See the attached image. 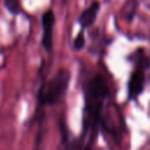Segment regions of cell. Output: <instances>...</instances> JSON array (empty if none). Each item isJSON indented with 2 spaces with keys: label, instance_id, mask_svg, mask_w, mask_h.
<instances>
[{
  "label": "cell",
  "instance_id": "6",
  "mask_svg": "<svg viewBox=\"0 0 150 150\" xmlns=\"http://www.w3.org/2000/svg\"><path fill=\"white\" fill-rule=\"evenodd\" d=\"M4 4H5V7L12 14H19L21 12L20 0H4Z\"/></svg>",
  "mask_w": 150,
  "mask_h": 150
},
{
  "label": "cell",
  "instance_id": "7",
  "mask_svg": "<svg viewBox=\"0 0 150 150\" xmlns=\"http://www.w3.org/2000/svg\"><path fill=\"white\" fill-rule=\"evenodd\" d=\"M83 46H84V33H83V30H81L74 40V49L80 50L83 48Z\"/></svg>",
  "mask_w": 150,
  "mask_h": 150
},
{
  "label": "cell",
  "instance_id": "3",
  "mask_svg": "<svg viewBox=\"0 0 150 150\" xmlns=\"http://www.w3.org/2000/svg\"><path fill=\"white\" fill-rule=\"evenodd\" d=\"M42 46L47 52L53 48V30L55 23V16L53 11H47L42 15Z\"/></svg>",
  "mask_w": 150,
  "mask_h": 150
},
{
  "label": "cell",
  "instance_id": "4",
  "mask_svg": "<svg viewBox=\"0 0 150 150\" xmlns=\"http://www.w3.org/2000/svg\"><path fill=\"white\" fill-rule=\"evenodd\" d=\"M144 88V70L142 67L135 68L132 71L129 82H128V97L130 100H135Z\"/></svg>",
  "mask_w": 150,
  "mask_h": 150
},
{
  "label": "cell",
  "instance_id": "5",
  "mask_svg": "<svg viewBox=\"0 0 150 150\" xmlns=\"http://www.w3.org/2000/svg\"><path fill=\"white\" fill-rule=\"evenodd\" d=\"M98 11H100V2H97V1L93 2L88 8H86L79 18V22H80L81 27L82 28L90 27L95 22Z\"/></svg>",
  "mask_w": 150,
  "mask_h": 150
},
{
  "label": "cell",
  "instance_id": "1",
  "mask_svg": "<svg viewBox=\"0 0 150 150\" xmlns=\"http://www.w3.org/2000/svg\"><path fill=\"white\" fill-rule=\"evenodd\" d=\"M108 86L104 79L101 75H95L90 79L87 86L86 93V128L95 129L98 122L101 121L102 107L104 98L108 96Z\"/></svg>",
  "mask_w": 150,
  "mask_h": 150
},
{
  "label": "cell",
  "instance_id": "8",
  "mask_svg": "<svg viewBox=\"0 0 150 150\" xmlns=\"http://www.w3.org/2000/svg\"><path fill=\"white\" fill-rule=\"evenodd\" d=\"M81 150H93V148H91L90 145H87V146H84V148L81 149Z\"/></svg>",
  "mask_w": 150,
  "mask_h": 150
},
{
  "label": "cell",
  "instance_id": "2",
  "mask_svg": "<svg viewBox=\"0 0 150 150\" xmlns=\"http://www.w3.org/2000/svg\"><path fill=\"white\" fill-rule=\"evenodd\" d=\"M69 79H70V74L67 69H60L54 76L53 79L49 81L48 86L45 88H41V94L42 96L40 97L42 103L45 104H56L61 97L64 95L67 88H68V83H69Z\"/></svg>",
  "mask_w": 150,
  "mask_h": 150
}]
</instances>
